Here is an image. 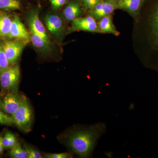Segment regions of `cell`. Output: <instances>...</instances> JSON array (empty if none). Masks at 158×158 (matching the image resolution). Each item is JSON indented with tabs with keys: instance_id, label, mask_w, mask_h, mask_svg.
Returning <instances> with one entry per match:
<instances>
[{
	"instance_id": "1",
	"label": "cell",
	"mask_w": 158,
	"mask_h": 158,
	"mask_svg": "<svg viewBox=\"0 0 158 158\" xmlns=\"http://www.w3.org/2000/svg\"><path fill=\"white\" fill-rule=\"evenodd\" d=\"M106 130V123L98 122L88 127L73 131L69 135L67 144L80 157H89Z\"/></svg>"
},
{
	"instance_id": "2",
	"label": "cell",
	"mask_w": 158,
	"mask_h": 158,
	"mask_svg": "<svg viewBox=\"0 0 158 158\" xmlns=\"http://www.w3.org/2000/svg\"><path fill=\"white\" fill-rule=\"evenodd\" d=\"M13 124L24 132L31 131L33 113L31 105L25 97L23 96L22 103L12 115Z\"/></svg>"
},
{
	"instance_id": "3",
	"label": "cell",
	"mask_w": 158,
	"mask_h": 158,
	"mask_svg": "<svg viewBox=\"0 0 158 158\" xmlns=\"http://www.w3.org/2000/svg\"><path fill=\"white\" fill-rule=\"evenodd\" d=\"M20 71L19 65H11L0 73V85L2 90L17 91Z\"/></svg>"
},
{
	"instance_id": "4",
	"label": "cell",
	"mask_w": 158,
	"mask_h": 158,
	"mask_svg": "<svg viewBox=\"0 0 158 158\" xmlns=\"http://www.w3.org/2000/svg\"><path fill=\"white\" fill-rule=\"evenodd\" d=\"M28 42L26 40L15 39L6 40L2 43L3 49L11 65L17 62L23 49Z\"/></svg>"
},
{
	"instance_id": "5",
	"label": "cell",
	"mask_w": 158,
	"mask_h": 158,
	"mask_svg": "<svg viewBox=\"0 0 158 158\" xmlns=\"http://www.w3.org/2000/svg\"><path fill=\"white\" fill-rule=\"evenodd\" d=\"M23 99V96L19 95L17 91H10L3 98L0 108L5 113L12 116L20 106Z\"/></svg>"
},
{
	"instance_id": "6",
	"label": "cell",
	"mask_w": 158,
	"mask_h": 158,
	"mask_svg": "<svg viewBox=\"0 0 158 158\" xmlns=\"http://www.w3.org/2000/svg\"><path fill=\"white\" fill-rule=\"evenodd\" d=\"M71 32L85 31L94 33H101L96 20L91 15L84 17H78L73 21Z\"/></svg>"
},
{
	"instance_id": "7",
	"label": "cell",
	"mask_w": 158,
	"mask_h": 158,
	"mask_svg": "<svg viewBox=\"0 0 158 158\" xmlns=\"http://www.w3.org/2000/svg\"><path fill=\"white\" fill-rule=\"evenodd\" d=\"M116 9H118L116 2L113 0H102L90 11V14L96 20L99 21L111 15Z\"/></svg>"
},
{
	"instance_id": "8",
	"label": "cell",
	"mask_w": 158,
	"mask_h": 158,
	"mask_svg": "<svg viewBox=\"0 0 158 158\" xmlns=\"http://www.w3.org/2000/svg\"><path fill=\"white\" fill-rule=\"evenodd\" d=\"M7 39L21 40L28 42L31 40V34L17 15L12 19L11 29Z\"/></svg>"
},
{
	"instance_id": "9",
	"label": "cell",
	"mask_w": 158,
	"mask_h": 158,
	"mask_svg": "<svg viewBox=\"0 0 158 158\" xmlns=\"http://www.w3.org/2000/svg\"><path fill=\"white\" fill-rule=\"evenodd\" d=\"M46 27L51 35L56 39H60L64 33V23L61 17L56 15H48L45 19Z\"/></svg>"
},
{
	"instance_id": "10",
	"label": "cell",
	"mask_w": 158,
	"mask_h": 158,
	"mask_svg": "<svg viewBox=\"0 0 158 158\" xmlns=\"http://www.w3.org/2000/svg\"><path fill=\"white\" fill-rule=\"evenodd\" d=\"M27 23L30 30L39 34L48 43L51 44L50 40L46 31L45 27L43 24L39 17V10L34 9L30 12L28 17Z\"/></svg>"
},
{
	"instance_id": "11",
	"label": "cell",
	"mask_w": 158,
	"mask_h": 158,
	"mask_svg": "<svg viewBox=\"0 0 158 158\" xmlns=\"http://www.w3.org/2000/svg\"><path fill=\"white\" fill-rule=\"evenodd\" d=\"M146 0H120L117 2L118 9L128 12L135 19L138 18L140 10Z\"/></svg>"
},
{
	"instance_id": "12",
	"label": "cell",
	"mask_w": 158,
	"mask_h": 158,
	"mask_svg": "<svg viewBox=\"0 0 158 158\" xmlns=\"http://www.w3.org/2000/svg\"><path fill=\"white\" fill-rule=\"evenodd\" d=\"M81 3L77 0H73L69 2L63 11L65 19L68 21L80 17L83 12Z\"/></svg>"
},
{
	"instance_id": "13",
	"label": "cell",
	"mask_w": 158,
	"mask_h": 158,
	"mask_svg": "<svg viewBox=\"0 0 158 158\" xmlns=\"http://www.w3.org/2000/svg\"><path fill=\"white\" fill-rule=\"evenodd\" d=\"M31 31V40L33 45L43 54H48L52 52L51 44L48 43L39 34L34 31Z\"/></svg>"
},
{
	"instance_id": "14",
	"label": "cell",
	"mask_w": 158,
	"mask_h": 158,
	"mask_svg": "<svg viewBox=\"0 0 158 158\" xmlns=\"http://www.w3.org/2000/svg\"><path fill=\"white\" fill-rule=\"evenodd\" d=\"M98 25L101 33L112 34L116 36H118L120 34L113 24L111 15L99 20Z\"/></svg>"
},
{
	"instance_id": "15",
	"label": "cell",
	"mask_w": 158,
	"mask_h": 158,
	"mask_svg": "<svg viewBox=\"0 0 158 158\" xmlns=\"http://www.w3.org/2000/svg\"><path fill=\"white\" fill-rule=\"evenodd\" d=\"M12 19L9 13L0 11V39H7L11 29Z\"/></svg>"
},
{
	"instance_id": "16",
	"label": "cell",
	"mask_w": 158,
	"mask_h": 158,
	"mask_svg": "<svg viewBox=\"0 0 158 158\" xmlns=\"http://www.w3.org/2000/svg\"><path fill=\"white\" fill-rule=\"evenodd\" d=\"M149 24L154 42L158 48V4L151 15Z\"/></svg>"
},
{
	"instance_id": "17",
	"label": "cell",
	"mask_w": 158,
	"mask_h": 158,
	"mask_svg": "<svg viewBox=\"0 0 158 158\" xmlns=\"http://www.w3.org/2000/svg\"><path fill=\"white\" fill-rule=\"evenodd\" d=\"M20 9V3L18 0H0V10L9 11Z\"/></svg>"
},
{
	"instance_id": "18",
	"label": "cell",
	"mask_w": 158,
	"mask_h": 158,
	"mask_svg": "<svg viewBox=\"0 0 158 158\" xmlns=\"http://www.w3.org/2000/svg\"><path fill=\"white\" fill-rule=\"evenodd\" d=\"M9 156L13 158H28L27 153L22 148L19 143H17L11 148L9 152Z\"/></svg>"
},
{
	"instance_id": "19",
	"label": "cell",
	"mask_w": 158,
	"mask_h": 158,
	"mask_svg": "<svg viewBox=\"0 0 158 158\" xmlns=\"http://www.w3.org/2000/svg\"><path fill=\"white\" fill-rule=\"evenodd\" d=\"M16 137L10 132H6L3 138V144L5 149H11L17 143Z\"/></svg>"
},
{
	"instance_id": "20",
	"label": "cell",
	"mask_w": 158,
	"mask_h": 158,
	"mask_svg": "<svg viewBox=\"0 0 158 158\" xmlns=\"http://www.w3.org/2000/svg\"><path fill=\"white\" fill-rule=\"evenodd\" d=\"M11 65L3 49L2 44L0 43V73L9 68Z\"/></svg>"
},
{
	"instance_id": "21",
	"label": "cell",
	"mask_w": 158,
	"mask_h": 158,
	"mask_svg": "<svg viewBox=\"0 0 158 158\" xmlns=\"http://www.w3.org/2000/svg\"><path fill=\"white\" fill-rule=\"evenodd\" d=\"M13 124L12 116L0 110V124L11 126Z\"/></svg>"
},
{
	"instance_id": "22",
	"label": "cell",
	"mask_w": 158,
	"mask_h": 158,
	"mask_svg": "<svg viewBox=\"0 0 158 158\" xmlns=\"http://www.w3.org/2000/svg\"><path fill=\"white\" fill-rule=\"evenodd\" d=\"M102 0H82L81 5L86 10H92L95 6Z\"/></svg>"
},
{
	"instance_id": "23",
	"label": "cell",
	"mask_w": 158,
	"mask_h": 158,
	"mask_svg": "<svg viewBox=\"0 0 158 158\" xmlns=\"http://www.w3.org/2000/svg\"><path fill=\"white\" fill-rule=\"evenodd\" d=\"M24 149L27 153L28 158H41L42 156L40 153L33 148L29 145L25 144L23 146Z\"/></svg>"
},
{
	"instance_id": "24",
	"label": "cell",
	"mask_w": 158,
	"mask_h": 158,
	"mask_svg": "<svg viewBox=\"0 0 158 158\" xmlns=\"http://www.w3.org/2000/svg\"><path fill=\"white\" fill-rule=\"evenodd\" d=\"M44 157L48 158H72L71 154L67 152L61 153L57 154H46Z\"/></svg>"
},
{
	"instance_id": "25",
	"label": "cell",
	"mask_w": 158,
	"mask_h": 158,
	"mask_svg": "<svg viewBox=\"0 0 158 158\" xmlns=\"http://www.w3.org/2000/svg\"><path fill=\"white\" fill-rule=\"evenodd\" d=\"M50 2L51 5L54 9H59L65 5L68 0H49Z\"/></svg>"
},
{
	"instance_id": "26",
	"label": "cell",
	"mask_w": 158,
	"mask_h": 158,
	"mask_svg": "<svg viewBox=\"0 0 158 158\" xmlns=\"http://www.w3.org/2000/svg\"><path fill=\"white\" fill-rule=\"evenodd\" d=\"M3 136L0 135V155L2 154L3 151L5 149L3 144Z\"/></svg>"
},
{
	"instance_id": "27",
	"label": "cell",
	"mask_w": 158,
	"mask_h": 158,
	"mask_svg": "<svg viewBox=\"0 0 158 158\" xmlns=\"http://www.w3.org/2000/svg\"><path fill=\"white\" fill-rule=\"evenodd\" d=\"M2 94L0 93V106H1V103H2Z\"/></svg>"
},
{
	"instance_id": "28",
	"label": "cell",
	"mask_w": 158,
	"mask_h": 158,
	"mask_svg": "<svg viewBox=\"0 0 158 158\" xmlns=\"http://www.w3.org/2000/svg\"><path fill=\"white\" fill-rule=\"evenodd\" d=\"M113 1H115V2H118V1H120V0H113Z\"/></svg>"
}]
</instances>
